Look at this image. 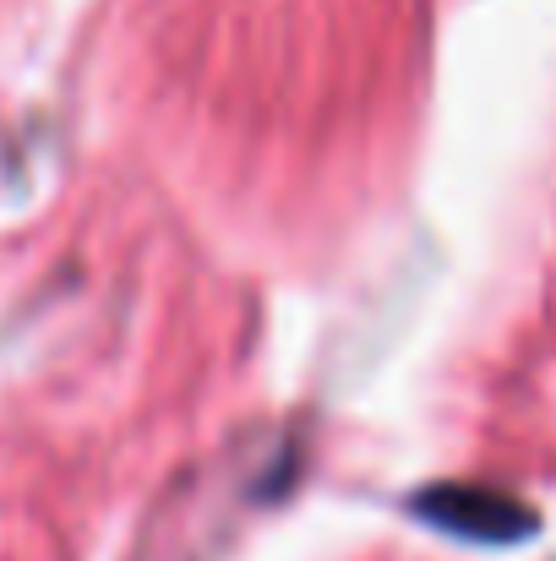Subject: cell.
<instances>
[{"mask_svg":"<svg viewBox=\"0 0 556 561\" xmlns=\"http://www.w3.org/2000/svg\"><path fill=\"white\" fill-rule=\"evenodd\" d=\"M409 513L464 546H519L541 535V518L530 502L502 496L491 485H425L409 496Z\"/></svg>","mask_w":556,"mask_h":561,"instance_id":"1","label":"cell"}]
</instances>
